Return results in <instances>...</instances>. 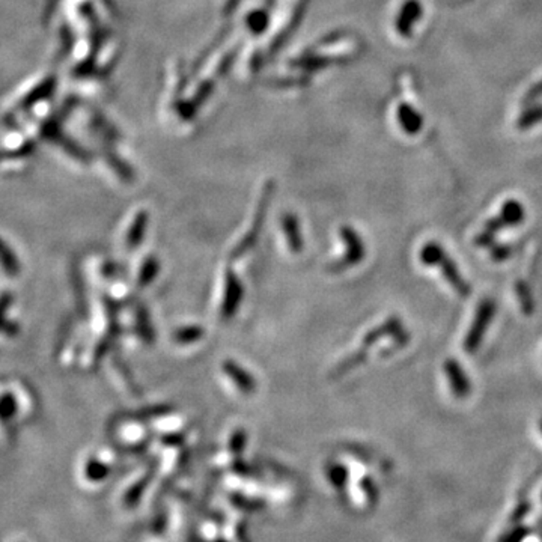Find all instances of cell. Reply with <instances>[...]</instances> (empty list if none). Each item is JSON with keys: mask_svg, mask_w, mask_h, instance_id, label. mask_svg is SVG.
<instances>
[{"mask_svg": "<svg viewBox=\"0 0 542 542\" xmlns=\"http://www.w3.org/2000/svg\"><path fill=\"white\" fill-rule=\"evenodd\" d=\"M419 258L424 265L435 267L440 270L444 281L449 283L451 288L455 291V294H458L459 297H468L470 294H472V288H470V285L466 282L464 276L461 274L455 261L449 257L448 252H446L440 244L435 241L426 243L420 249Z\"/></svg>", "mask_w": 542, "mask_h": 542, "instance_id": "obj_1", "label": "cell"}, {"mask_svg": "<svg viewBox=\"0 0 542 542\" xmlns=\"http://www.w3.org/2000/svg\"><path fill=\"white\" fill-rule=\"evenodd\" d=\"M497 314V305L492 299H484L477 305L473 320L470 323L468 330L464 336V342H462V347H464V351L467 354H476L479 351L481 345L484 344V339L487 336V333L491 327V323L494 321Z\"/></svg>", "mask_w": 542, "mask_h": 542, "instance_id": "obj_2", "label": "cell"}, {"mask_svg": "<svg viewBox=\"0 0 542 542\" xmlns=\"http://www.w3.org/2000/svg\"><path fill=\"white\" fill-rule=\"evenodd\" d=\"M525 219V210L520 201L517 199H508L503 202L501 208L499 211L497 216L491 217L487 223H485L484 232L487 237H494L499 230L505 228H514L520 226Z\"/></svg>", "mask_w": 542, "mask_h": 542, "instance_id": "obj_3", "label": "cell"}, {"mask_svg": "<svg viewBox=\"0 0 542 542\" xmlns=\"http://www.w3.org/2000/svg\"><path fill=\"white\" fill-rule=\"evenodd\" d=\"M443 372L446 380H448L451 392L457 400H466L472 393V380L468 378L464 366L457 358H446L443 363Z\"/></svg>", "mask_w": 542, "mask_h": 542, "instance_id": "obj_4", "label": "cell"}, {"mask_svg": "<svg viewBox=\"0 0 542 542\" xmlns=\"http://www.w3.org/2000/svg\"><path fill=\"white\" fill-rule=\"evenodd\" d=\"M420 12H422V8H420L418 0H410V2L405 3V6L402 8L400 21H398V29H400L402 35L409 34V30L413 26V23L420 17Z\"/></svg>", "mask_w": 542, "mask_h": 542, "instance_id": "obj_5", "label": "cell"}, {"mask_svg": "<svg viewBox=\"0 0 542 542\" xmlns=\"http://www.w3.org/2000/svg\"><path fill=\"white\" fill-rule=\"evenodd\" d=\"M400 119L404 129L409 131V134H416L422 127L420 116L413 110L410 106H401L400 109Z\"/></svg>", "mask_w": 542, "mask_h": 542, "instance_id": "obj_6", "label": "cell"}, {"mask_svg": "<svg viewBox=\"0 0 542 542\" xmlns=\"http://www.w3.org/2000/svg\"><path fill=\"white\" fill-rule=\"evenodd\" d=\"M541 121H542V107L529 109L524 111L520 119H518V127H520L521 130H525Z\"/></svg>", "mask_w": 542, "mask_h": 542, "instance_id": "obj_7", "label": "cell"}, {"mask_svg": "<svg viewBox=\"0 0 542 542\" xmlns=\"http://www.w3.org/2000/svg\"><path fill=\"white\" fill-rule=\"evenodd\" d=\"M541 94H542V82H539L535 87H533V89H530L528 94H525V102L538 98Z\"/></svg>", "mask_w": 542, "mask_h": 542, "instance_id": "obj_8", "label": "cell"}, {"mask_svg": "<svg viewBox=\"0 0 542 542\" xmlns=\"http://www.w3.org/2000/svg\"><path fill=\"white\" fill-rule=\"evenodd\" d=\"M539 431H541V435H542V419L539 420Z\"/></svg>", "mask_w": 542, "mask_h": 542, "instance_id": "obj_9", "label": "cell"}]
</instances>
